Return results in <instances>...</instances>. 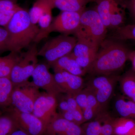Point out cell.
Masks as SVG:
<instances>
[{
    "label": "cell",
    "mask_w": 135,
    "mask_h": 135,
    "mask_svg": "<svg viewBox=\"0 0 135 135\" xmlns=\"http://www.w3.org/2000/svg\"><path fill=\"white\" fill-rule=\"evenodd\" d=\"M88 1L89 2H96L97 0H88Z\"/></svg>",
    "instance_id": "74e56055"
},
{
    "label": "cell",
    "mask_w": 135,
    "mask_h": 135,
    "mask_svg": "<svg viewBox=\"0 0 135 135\" xmlns=\"http://www.w3.org/2000/svg\"><path fill=\"white\" fill-rule=\"evenodd\" d=\"M77 42L75 36L62 34L47 41L38 51V56L44 57L50 65L72 51Z\"/></svg>",
    "instance_id": "5b68a950"
},
{
    "label": "cell",
    "mask_w": 135,
    "mask_h": 135,
    "mask_svg": "<svg viewBox=\"0 0 135 135\" xmlns=\"http://www.w3.org/2000/svg\"><path fill=\"white\" fill-rule=\"evenodd\" d=\"M5 28L9 34L8 51L20 53L33 42L39 27L32 23L29 11L22 7L15 13Z\"/></svg>",
    "instance_id": "7a4b0ae2"
},
{
    "label": "cell",
    "mask_w": 135,
    "mask_h": 135,
    "mask_svg": "<svg viewBox=\"0 0 135 135\" xmlns=\"http://www.w3.org/2000/svg\"><path fill=\"white\" fill-rule=\"evenodd\" d=\"M38 53L36 44L34 43L26 52L22 53L20 59L13 68L10 76L14 87L28 81L38 64Z\"/></svg>",
    "instance_id": "8992f818"
},
{
    "label": "cell",
    "mask_w": 135,
    "mask_h": 135,
    "mask_svg": "<svg viewBox=\"0 0 135 135\" xmlns=\"http://www.w3.org/2000/svg\"><path fill=\"white\" fill-rule=\"evenodd\" d=\"M12 116L18 128L29 135H45L46 127L32 113L23 112L12 107L5 111Z\"/></svg>",
    "instance_id": "30bf717a"
},
{
    "label": "cell",
    "mask_w": 135,
    "mask_h": 135,
    "mask_svg": "<svg viewBox=\"0 0 135 135\" xmlns=\"http://www.w3.org/2000/svg\"><path fill=\"white\" fill-rule=\"evenodd\" d=\"M116 0H97L95 7L102 22L107 29L109 28L110 17L114 3Z\"/></svg>",
    "instance_id": "603a6c76"
},
{
    "label": "cell",
    "mask_w": 135,
    "mask_h": 135,
    "mask_svg": "<svg viewBox=\"0 0 135 135\" xmlns=\"http://www.w3.org/2000/svg\"><path fill=\"white\" fill-rule=\"evenodd\" d=\"M120 76L113 74L95 76L89 80L85 88L92 92L96 98L102 113L106 112L107 105Z\"/></svg>",
    "instance_id": "277c9868"
},
{
    "label": "cell",
    "mask_w": 135,
    "mask_h": 135,
    "mask_svg": "<svg viewBox=\"0 0 135 135\" xmlns=\"http://www.w3.org/2000/svg\"><path fill=\"white\" fill-rule=\"evenodd\" d=\"M22 53L10 52L8 55L3 57L0 67V77L9 78L13 68L18 62Z\"/></svg>",
    "instance_id": "cb8c5ba5"
},
{
    "label": "cell",
    "mask_w": 135,
    "mask_h": 135,
    "mask_svg": "<svg viewBox=\"0 0 135 135\" xmlns=\"http://www.w3.org/2000/svg\"><path fill=\"white\" fill-rule=\"evenodd\" d=\"M114 135H133L135 132V121L128 118H114Z\"/></svg>",
    "instance_id": "44dd1931"
},
{
    "label": "cell",
    "mask_w": 135,
    "mask_h": 135,
    "mask_svg": "<svg viewBox=\"0 0 135 135\" xmlns=\"http://www.w3.org/2000/svg\"><path fill=\"white\" fill-rule=\"evenodd\" d=\"M102 122L101 125V135H114L113 120L106 112L101 114Z\"/></svg>",
    "instance_id": "f546056e"
},
{
    "label": "cell",
    "mask_w": 135,
    "mask_h": 135,
    "mask_svg": "<svg viewBox=\"0 0 135 135\" xmlns=\"http://www.w3.org/2000/svg\"><path fill=\"white\" fill-rule=\"evenodd\" d=\"M45 135H84L81 126L69 121L59 114L47 126Z\"/></svg>",
    "instance_id": "9a60e30c"
},
{
    "label": "cell",
    "mask_w": 135,
    "mask_h": 135,
    "mask_svg": "<svg viewBox=\"0 0 135 135\" xmlns=\"http://www.w3.org/2000/svg\"><path fill=\"white\" fill-rule=\"evenodd\" d=\"M135 135V133H134V135Z\"/></svg>",
    "instance_id": "60d3db41"
},
{
    "label": "cell",
    "mask_w": 135,
    "mask_h": 135,
    "mask_svg": "<svg viewBox=\"0 0 135 135\" xmlns=\"http://www.w3.org/2000/svg\"><path fill=\"white\" fill-rule=\"evenodd\" d=\"M56 82L64 94L74 95L84 88V80L82 77L74 75L66 71H55Z\"/></svg>",
    "instance_id": "5bb4252c"
},
{
    "label": "cell",
    "mask_w": 135,
    "mask_h": 135,
    "mask_svg": "<svg viewBox=\"0 0 135 135\" xmlns=\"http://www.w3.org/2000/svg\"><path fill=\"white\" fill-rule=\"evenodd\" d=\"M8 38L7 30L5 27L0 26V54L8 51Z\"/></svg>",
    "instance_id": "1f68e13d"
},
{
    "label": "cell",
    "mask_w": 135,
    "mask_h": 135,
    "mask_svg": "<svg viewBox=\"0 0 135 135\" xmlns=\"http://www.w3.org/2000/svg\"><path fill=\"white\" fill-rule=\"evenodd\" d=\"M112 38L121 41H135V23L123 26L116 29Z\"/></svg>",
    "instance_id": "4316f807"
},
{
    "label": "cell",
    "mask_w": 135,
    "mask_h": 135,
    "mask_svg": "<svg viewBox=\"0 0 135 135\" xmlns=\"http://www.w3.org/2000/svg\"><path fill=\"white\" fill-rule=\"evenodd\" d=\"M32 77L33 84L39 88L44 90L48 94L58 97L64 92L56 82L54 74L50 72L44 64H38Z\"/></svg>",
    "instance_id": "8fae6325"
},
{
    "label": "cell",
    "mask_w": 135,
    "mask_h": 135,
    "mask_svg": "<svg viewBox=\"0 0 135 135\" xmlns=\"http://www.w3.org/2000/svg\"><path fill=\"white\" fill-rule=\"evenodd\" d=\"M114 108L120 117L131 119L135 121V102L125 96L117 97Z\"/></svg>",
    "instance_id": "d6986e66"
},
{
    "label": "cell",
    "mask_w": 135,
    "mask_h": 135,
    "mask_svg": "<svg viewBox=\"0 0 135 135\" xmlns=\"http://www.w3.org/2000/svg\"><path fill=\"white\" fill-rule=\"evenodd\" d=\"M58 100L55 96L41 93L35 103L32 113L43 122L46 127L58 116Z\"/></svg>",
    "instance_id": "9c48e42d"
},
{
    "label": "cell",
    "mask_w": 135,
    "mask_h": 135,
    "mask_svg": "<svg viewBox=\"0 0 135 135\" xmlns=\"http://www.w3.org/2000/svg\"><path fill=\"white\" fill-rule=\"evenodd\" d=\"M124 5L128 11L133 23H135V0H127Z\"/></svg>",
    "instance_id": "d6a6232c"
},
{
    "label": "cell",
    "mask_w": 135,
    "mask_h": 135,
    "mask_svg": "<svg viewBox=\"0 0 135 135\" xmlns=\"http://www.w3.org/2000/svg\"><path fill=\"white\" fill-rule=\"evenodd\" d=\"M128 60H130L132 63L133 70L135 71V50L133 51H131Z\"/></svg>",
    "instance_id": "836d02e7"
},
{
    "label": "cell",
    "mask_w": 135,
    "mask_h": 135,
    "mask_svg": "<svg viewBox=\"0 0 135 135\" xmlns=\"http://www.w3.org/2000/svg\"><path fill=\"white\" fill-rule=\"evenodd\" d=\"M99 135H101V134H99Z\"/></svg>",
    "instance_id": "b9f144b4"
},
{
    "label": "cell",
    "mask_w": 135,
    "mask_h": 135,
    "mask_svg": "<svg viewBox=\"0 0 135 135\" xmlns=\"http://www.w3.org/2000/svg\"><path fill=\"white\" fill-rule=\"evenodd\" d=\"M102 119L101 114L95 119L81 125L84 135H99L101 134Z\"/></svg>",
    "instance_id": "83f0119b"
},
{
    "label": "cell",
    "mask_w": 135,
    "mask_h": 135,
    "mask_svg": "<svg viewBox=\"0 0 135 135\" xmlns=\"http://www.w3.org/2000/svg\"><path fill=\"white\" fill-rule=\"evenodd\" d=\"M107 29L95 8L83 11L79 26L74 34L77 40L88 42L99 48L105 39Z\"/></svg>",
    "instance_id": "3957f363"
},
{
    "label": "cell",
    "mask_w": 135,
    "mask_h": 135,
    "mask_svg": "<svg viewBox=\"0 0 135 135\" xmlns=\"http://www.w3.org/2000/svg\"><path fill=\"white\" fill-rule=\"evenodd\" d=\"M119 5L120 4L117 1L114 3L110 17V29L116 30L123 26L125 21V13Z\"/></svg>",
    "instance_id": "d4e9b609"
},
{
    "label": "cell",
    "mask_w": 135,
    "mask_h": 135,
    "mask_svg": "<svg viewBox=\"0 0 135 135\" xmlns=\"http://www.w3.org/2000/svg\"><path fill=\"white\" fill-rule=\"evenodd\" d=\"M121 41L105 39L87 73L94 76L110 75L122 68L128 60L131 51Z\"/></svg>",
    "instance_id": "6da1fadb"
},
{
    "label": "cell",
    "mask_w": 135,
    "mask_h": 135,
    "mask_svg": "<svg viewBox=\"0 0 135 135\" xmlns=\"http://www.w3.org/2000/svg\"><path fill=\"white\" fill-rule=\"evenodd\" d=\"M39 89L32 82L28 81L14 87L9 107L23 112L32 113L35 103L41 94Z\"/></svg>",
    "instance_id": "ba28073f"
},
{
    "label": "cell",
    "mask_w": 135,
    "mask_h": 135,
    "mask_svg": "<svg viewBox=\"0 0 135 135\" xmlns=\"http://www.w3.org/2000/svg\"><path fill=\"white\" fill-rule=\"evenodd\" d=\"M116 1H117L118 2H119L120 4H121L123 2V0H116Z\"/></svg>",
    "instance_id": "8d00e7d4"
},
{
    "label": "cell",
    "mask_w": 135,
    "mask_h": 135,
    "mask_svg": "<svg viewBox=\"0 0 135 135\" xmlns=\"http://www.w3.org/2000/svg\"><path fill=\"white\" fill-rule=\"evenodd\" d=\"M12 1H17V0H12Z\"/></svg>",
    "instance_id": "ab89813d"
},
{
    "label": "cell",
    "mask_w": 135,
    "mask_h": 135,
    "mask_svg": "<svg viewBox=\"0 0 135 135\" xmlns=\"http://www.w3.org/2000/svg\"><path fill=\"white\" fill-rule=\"evenodd\" d=\"M21 7L17 4V1L0 0V25L4 21L6 12L17 10Z\"/></svg>",
    "instance_id": "f1b7e54d"
},
{
    "label": "cell",
    "mask_w": 135,
    "mask_h": 135,
    "mask_svg": "<svg viewBox=\"0 0 135 135\" xmlns=\"http://www.w3.org/2000/svg\"><path fill=\"white\" fill-rule=\"evenodd\" d=\"M0 116V135H9L18 128L14 119L7 112Z\"/></svg>",
    "instance_id": "484cf974"
},
{
    "label": "cell",
    "mask_w": 135,
    "mask_h": 135,
    "mask_svg": "<svg viewBox=\"0 0 135 135\" xmlns=\"http://www.w3.org/2000/svg\"><path fill=\"white\" fill-rule=\"evenodd\" d=\"M74 97L82 110L85 122L94 120L103 113L94 94L86 88L74 95Z\"/></svg>",
    "instance_id": "7c38bea8"
},
{
    "label": "cell",
    "mask_w": 135,
    "mask_h": 135,
    "mask_svg": "<svg viewBox=\"0 0 135 135\" xmlns=\"http://www.w3.org/2000/svg\"><path fill=\"white\" fill-rule=\"evenodd\" d=\"M53 8L61 11L82 12L90 2L88 0H49Z\"/></svg>",
    "instance_id": "ac0fdd59"
},
{
    "label": "cell",
    "mask_w": 135,
    "mask_h": 135,
    "mask_svg": "<svg viewBox=\"0 0 135 135\" xmlns=\"http://www.w3.org/2000/svg\"><path fill=\"white\" fill-rule=\"evenodd\" d=\"M124 96L135 102V71L128 70L120 76L119 81Z\"/></svg>",
    "instance_id": "e0dca14e"
},
{
    "label": "cell",
    "mask_w": 135,
    "mask_h": 135,
    "mask_svg": "<svg viewBox=\"0 0 135 135\" xmlns=\"http://www.w3.org/2000/svg\"><path fill=\"white\" fill-rule=\"evenodd\" d=\"M3 59V57H0V67H1V65L2 63Z\"/></svg>",
    "instance_id": "d590c367"
},
{
    "label": "cell",
    "mask_w": 135,
    "mask_h": 135,
    "mask_svg": "<svg viewBox=\"0 0 135 135\" xmlns=\"http://www.w3.org/2000/svg\"><path fill=\"white\" fill-rule=\"evenodd\" d=\"M14 86L9 78L0 77V108L5 111L11 105Z\"/></svg>",
    "instance_id": "ffe728a7"
},
{
    "label": "cell",
    "mask_w": 135,
    "mask_h": 135,
    "mask_svg": "<svg viewBox=\"0 0 135 135\" xmlns=\"http://www.w3.org/2000/svg\"><path fill=\"white\" fill-rule=\"evenodd\" d=\"M2 114V113L0 111V116H1V115Z\"/></svg>",
    "instance_id": "f35d334b"
},
{
    "label": "cell",
    "mask_w": 135,
    "mask_h": 135,
    "mask_svg": "<svg viewBox=\"0 0 135 135\" xmlns=\"http://www.w3.org/2000/svg\"><path fill=\"white\" fill-rule=\"evenodd\" d=\"M50 65L53 68L54 71L63 70L81 77L87 73V71L77 62L71 52L59 58Z\"/></svg>",
    "instance_id": "2e32d148"
},
{
    "label": "cell",
    "mask_w": 135,
    "mask_h": 135,
    "mask_svg": "<svg viewBox=\"0 0 135 135\" xmlns=\"http://www.w3.org/2000/svg\"><path fill=\"white\" fill-rule=\"evenodd\" d=\"M53 9L49 0H36L29 11L32 23L37 25L40 17L48 11Z\"/></svg>",
    "instance_id": "7402d4cb"
},
{
    "label": "cell",
    "mask_w": 135,
    "mask_h": 135,
    "mask_svg": "<svg viewBox=\"0 0 135 135\" xmlns=\"http://www.w3.org/2000/svg\"><path fill=\"white\" fill-rule=\"evenodd\" d=\"M52 20V9H50L44 13L39 19L38 24L40 30L38 35L46 31L50 26Z\"/></svg>",
    "instance_id": "4dcf8cb0"
},
{
    "label": "cell",
    "mask_w": 135,
    "mask_h": 135,
    "mask_svg": "<svg viewBox=\"0 0 135 135\" xmlns=\"http://www.w3.org/2000/svg\"><path fill=\"white\" fill-rule=\"evenodd\" d=\"M99 48L88 42L77 40L71 53L78 64L88 72Z\"/></svg>",
    "instance_id": "4fadbf2b"
},
{
    "label": "cell",
    "mask_w": 135,
    "mask_h": 135,
    "mask_svg": "<svg viewBox=\"0 0 135 135\" xmlns=\"http://www.w3.org/2000/svg\"><path fill=\"white\" fill-rule=\"evenodd\" d=\"M9 135H29L23 130L20 129L19 128L17 129L15 131H13Z\"/></svg>",
    "instance_id": "e575fe53"
},
{
    "label": "cell",
    "mask_w": 135,
    "mask_h": 135,
    "mask_svg": "<svg viewBox=\"0 0 135 135\" xmlns=\"http://www.w3.org/2000/svg\"><path fill=\"white\" fill-rule=\"evenodd\" d=\"M82 12L61 11L53 20L50 26L46 31L37 35L34 43H39L53 32L68 35L74 33L79 26Z\"/></svg>",
    "instance_id": "52a82bcc"
}]
</instances>
